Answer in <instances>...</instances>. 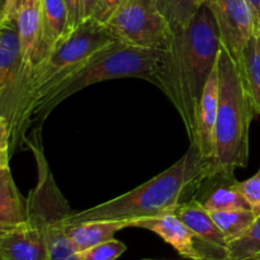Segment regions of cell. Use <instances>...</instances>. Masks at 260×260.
I'll list each match as a JSON object with an SVG mask.
<instances>
[{
	"label": "cell",
	"mask_w": 260,
	"mask_h": 260,
	"mask_svg": "<svg viewBox=\"0 0 260 260\" xmlns=\"http://www.w3.org/2000/svg\"><path fill=\"white\" fill-rule=\"evenodd\" d=\"M220 47L215 17L205 3L187 29L173 40L155 71L154 84L167 94L175 107L189 139L196 109L217 63Z\"/></svg>",
	"instance_id": "6da1fadb"
},
{
	"label": "cell",
	"mask_w": 260,
	"mask_h": 260,
	"mask_svg": "<svg viewBox=\"0 0 260 260\" xmlns=\"http://www.w3.org/2000/svg\"><path fill=\"white\" fill-rule=\"evenodd\" d=\"M218 172L213 161L205 159L197 145L189 149L175 164L135 189L88 210L71 212L68 225L88 221H131L157 217L175 212L182 203L194 198L201 182L210 173Z\"/></svg>",
	"instance_id": "7a4b0ae2"
},
{
	"label": "cell",
	"mask_w": 260,
	"mask_h": 260,
	"mask_svg": "<svg viewBox=\"0 0 260 260\" xmlns=\"http://www.w3.org/2000/svg\"><path fill=\"white\" fill-rule=\"evenodd\" d=\"M218 65V111L216 121V155L218 172L235 174L249 162V132L256 112L239 63L221 46Z\"/></svg>",
	"instance_id": "3957f363"
},
{
	"label": "cell",
	"mask_w": 260,
	"mask_h": 260,
	"mask_svg": "<svg viewBox=\"0 0 260 260\" xmlns=\"http://www.w3.org/2000/svg\"><path fill=\"white\" fill-rule=\"evenodd\" d=\"M165 51L112 42L94 53L78 70L53 86L33 108L32 119L43 121L56 106L86 86L107 80L140 78L154 83L155 71Z\"/></svg>",
	"instance_id": "277c9868"
},
{
	"label": "cell",
	"mask_w": 260,
	"mask_h": 260,
	"mask_svg": "<svg viewBox=\"0 0 260 260\" xmlns=\"http://www.w3.org/2000/svg\"><path fill=\"white\" fill-rule=\"evenodd\" d=\"M116 42L104 24L93 18L83 20L42 62L32 70L28 91L27 123L30 124L36 104L66 76L78 70L84 62L106 46Z\"/></svg>",
	"instance_id": "5b68a950"
},
{
	"label": "cell",
	"mask_w": 260,
	"mask_h": 260,
	"mask_svg": "<svg viewBox=\"0 0 260 260\" xmlns=\"http://www.w3.org/2000/svg\"><path fill=\"white\" fill-rule=\"evenodd\" d=\"M35 135L28 140L37 164V183L27 198L28 216L41 225L45 235L48 260H81L66 234V218L71 213L68 201L57 187L42 146Z\"/></svg>",
	"instance_id": "8992f818"
},
{
	"label": "cell",
	"mask_w": 260,
	"mask_h": 260,
	"mask_svg": "<svg viewBox=\"0 0 260 260\" xmlns=\"http://www.w3.org/2000/svg\"><path fill=\"white\" fill-rule=\"evenodd\" d=\"M30 74L23 63L15 20H0V116L12 128V146L27 131Z\"/></svg>",
	"instance_id": "52a82bcc"
},
{
	"label": "cell",
	"mask_w": 260,
	"mask_h": 260,
	"mask_svg": "<svg viewBox=\"0 0 260 260\" xmlns=\"http://www.w3.org/2000/svg\"><path fill=\"white\" fill-rule=\"evenodd\" d=\"M104 27L114 40L135 47L168 51L173 42L157 0H127Z\"/></svg>",
	"instance_id": "ba28073f"
},
{
	"label": "cell",
	"mask_w": 260,
	"mask_h": 260,
	"mask_svg": "<svg viewBox=\"0 0 260 260\" xmlns=\"http://www.w3.org/2000/svg\"><path fill=\"white\" fill-rule=\"evenodd\" d=\"M134 228L145 229L156 234L184 258L192 260H228V251L215 248L198 238L174 212L137 220L134 222Z\"/></svg>",
	"instance_id": "9c48e42d"
},
{
	"label": "cell",
	"mask_w": 260,
	"mask_h": 260,
	"mask_svg": "<svg viewBox=\"0 0 260 260\" xmlns=\"http://www.w3.org/2000/svg\"><path fill=\"white\" fill-rule=\"evenodd\" d=\"M220 33L221 46L239 62L241 52L256 30L255 20L246 0H206Z\"/></svg>",
	"instance_id": "30bf717a"
},
{
	"label": "cell",
	"mask_w": 260,
	"mask_h": 260,
	"mask_svg": "<svg viewBox=\"0 0 260 260\" xmlns=\"http://www.w3.org/2000/svg\"><path fill=\"white\" fill-rule=\"evenodd\" d=\"M218 111V65L216 63L208 78L201 101L198 103L193 122L190 142L197 145L205 159L215 160L216 155V121Z\"/></svg>",
	"instance_id": "8fae6325"
},
{
	"label": "cell",
	"mask_w": 260,
	"mask_h": 260,
	"mask_svg": "<svg viewBox=\"0 0 260 260\" xmlns=\"http://www.w3.org/2000/svg\"><path fill=\"white\" fill-rule=\"evenodd\" d=\"M0 260H48L45 235L35 218L0 233Z\"/></svg>",
	"instance_id": "7c38bea8"
},
{
	"label": "cell",
	"mask_w": 260,
	"mask_h": 260,
	"mask_svg": "<svg viewBox=\"0 0 260 260\" xmlns=\"http://www.w3.org/2000/svg\"><path fill=\"white\" fill-rule=\"evenodd\" d=\"M235 174L225 172L210 173L201 182L194 198L210 212L249 208L243 196L236 189Z\"/></svg>",
	"instance_id": "4fadbf2b"
},
{
	"label": "cell",
	"mask_w": 260,
	"mask_h": 260,
	"mask_svg": "<svg viewBox=\"0 0 260 260\" xmlns=\"http://www.w3.org/2000/svg\"><path fill=\"white\" fill-rule=\"evenodd\" d=\"M69 35V13L65 0H42L40 36L33 68L42 62Z\"/></svg>",
	"instance_id": "5bb4252c"
},
{
	"label": "cell",
	"mask_w": 260,
	"mask_h": 260,
	"mask_svg": "<svg viewBox=\"0 0 260 260\" xmlns=\"http://www.w3.org/2000/svg\"><path fill=\"white\" fill-rule=\"evenodd\" d=\"M174 213L198 238L215 248L228 251V240L221 233L218 226L216 225L210 211L206 210L205 206L200 201L192 198L182 203Z\"/></svg>",
	"instance_id": "9a60e30c"
},
{
	"label": "cell",
	"mask_w": 260,
	"mask_h": 260,
	"mask_svg": "<svg viewBox=\"0 0 260 260\" xmlns=\"http://www.w3.org/2000/svg\"><path fill=\"white\" fill-rule=\"evenodd\" d=\"M27 221V200L20 194L8 168L0 173V233L19 228Z\"/></svg>",
	"instance_id": "2e32d148"
},
{
	"label": "cell",
	"mask_w": 260,
	"mask_h": 260,
	"mask_svg": "<svg viewBox=\"0 0 260 260\" xmlns=\"http://www.w3.org/2000/svg\"><path fill=\"white\" fill-rule=\"evenodd\" d=\"M132 228L131 221H88V222L66 223V234L78 253L114 239L118 231Z\"/></svg>",
	"instance_id": "e0dca14e"
},
{
	"label": "cell",
	"mask_w": 260,
	"mask_h": 260,
	"mask_svg": "<svg viewBox=\"0 0 260 260\" xmlns=\"http://www.w3.org/2000/svg\"><path fill=\"white\" fill-rule=\"evenodd\" d=\"M41 8H42V0H27L15 18L23 63L30 75L33 70V58L37 47L38 36H40Z\"/></svg>",
	"instance_id": "ac0fdd59"
},
{
	"label": "cell",
	"mask_w": 260,
	"mask_h": 260,
	"mask_svg": "<svg viewBox=\"0 0 260 260\" xmlns=\"http://www.w3.org/2000/svg\"><path fill=\"white\" fill-rule=\"evenodd\" d=\"M238 63L256 114L260 116V30L248 41Z\"/></svg>",
	"instance_id": "d6986e66"
},
{
	"label": "cell",
	"mask_w": 260,
	"mask_h": 260,
	"mask_svg": "<svg viewBox=\"0 0 260 260\" xmlns=\"http://www.w3.org/2000/svg\"><path fill=\"white\" fill-rule=\"evenodd\" d=\"M159 8L164 14L173 40L187 29L196 13L206 3V0H157Z\"/></svg>",
	"instance_id": "ffe728a7"
},
{
	"label": "cell",
	"mask_w": 260,
	"mask_h": 260,
	"mask_svg": "<svg viewBox=\"0 0 260 260\" xmlns=\"http://www.w3.org/2000/svg\"><path fill=\"white\" fill-rule=\"evenodd\" d=\"M211 215L229 244L243 236L256 218L253 211L248 208L216 211V212H211Z\"/></svg>",
	"instance_id": "44dd1931"
},
{
	"label": "cell",
	"mask_w": 260,
	"mask_h": 260,
	"mask_svg": "<svg viewBox=\"0 0 260 260\" xmlns=\"http://www.w3.org/2000/svg\"><path fill=\"white\" fill-rule=\"evenodd\" d=\"M260 258V216L249 230L228 246V260H254Z\"/></svg>",
	"instance_id": "7402d4cb"
},
{
	"label": "cell",
	"mask_w": 260,
	"mask_h": 260,
	"mask_svg": "<svg viewBox=\"0 0 260 260\" xmlns=\"http://www.w3.org/2000/svg\"><path fill=\"white\" fill-rule=\"evenodd\" d=\"M126 250L127 246L122 241L112 239L81 251L79 255L81 260H116Z\"/></svg>",
	"instance_id": "603a6c76"
},
{
	"label": "cell",
	"mask_w": 260,
	"mask_h": 260,
	"mask_svg": "<svg viewBox=\"0 0 260 260\" xmlns=\"http://www.w3.org/2000/svg\"><path fill=\"white\" fill-rule=\"evenodd\" d=\"M236 189L240 192L254 215L260 216V168L258 172L244 182H236Z\"/></svg>",
	"instance_id": "cb8c5ba5"
},
{
	"label": "cell",
	"mask_w": 260,
	"mask_h": 260,
	"mask_svg": "<svg viewBox=\"0 0 260 260\" xmlns=\"http://www.w3.org/2000/svg\"><path fill=\"white\" fill-rule=\"evenodd\" d=\"M126 2L127 0H99L98 5H96L95 10L90 18H93L101 24H106L111 19L112 15Z\"/></svg>",
	"instance_id": "d4e9b609"
},
{
	"label": "cell",
	"mask_w": 260,
	"mask_h": 260,
	"mask_svg": "<svg viewBox=\"0 0 260 260\" xmlns=\"http://www.w3.org/2000/svg\"><path fill=\"white\" fill-rule=\"evenodd\" d=\"M69 13V29L75 30L83 22V3L81 0H65Z\"/></svg>",
	"instance_id": "484cf974"
},
{
	"label": "cell",
	"mask_w": 260,
	"mask_h": 260,
	"mask_svg": "<svg viewBox=\"0 0 260 260\" xmlns=\"http://www.w3.org/2000/svg\"><path fill=\"white\" fill-rule=\"evenodd\" d=\"M27 0H7L0 20H15L18 12Z\"/></svg>",
	"instance_id": "4316f807"
},
{
	"label": "cell",
	"mask_w": 260,
	"mask_h": 260,
	"mask_svg": "<svg viewBox=\"0 0 260 260\" xmlns=\"http://www.w3.org/2000/svg\"><path fill=\"white\" fill-rule=\"evenodd\" d=\"M12 145V128L7 119L0 116V150H10Z\"/></svg>",
	"instance_id": "83f0119b"
},
{
	"label": "cell",
	"mask_w": 260,
	"mask_h": 260,
	"mask_svg": "<svg viewBox=\"0 0 260 260\" xmlns=\"http://www.w3.org/2000/svg\"><path fill=\"white\" fill-rule=\"evenodd\" d=\"M81 3H83V20H85L93 15L99 0H81Z\"/></svg>",
	"instance_id": "f1b7e54d"
},
{
	"label": "cell",
	"mask_w": 260,
	"mask_h": 260,
	"mask_svg": "<svg viewBox=\"0 0 260 260\" xmlns=\"http://www.w3.org/2000/svg\"><path fill=\"white\" fill-rule=\"evenodd\" d=\"M246 2L249 3V7L253 12L256 30H260V0H246Z\"/></svg>",
	"instance_id": "f546056e"
},
{
	"label": "cell",
	"mask_w": 260,
	"mask_h": 260,
	"mask_svg": "<svg viewBox=\"0 0 260 260\" xmlns=\"http://www.w3.org/2000/svg\"><path fill=\"white\" fill-rule=\"evenodd\" d=\"M9 159H10V150H0V173L4 172L5 169L9 168Z\"/></svg>",
	"instance_id": "4dcf8cb0"
},
{
	"label": "cell",
	"mask_w": 260,
	"mask_h": 260,
	"mask_svg": "<svg viewBox=\"0 0 260 260\" xmlns=\"http://www.w3.org/2000/svg\"><path fill=\"white\" fill-rule=\"evenodd\" d=\"M5 2H7V0H0V18H2V15H3V10H4Z\"/></svg>",
	"instance_id": "1f68e13d"
},
{
	"label": "cell",
	"mask_w": 260,
	"mask_h": 260,
	"mask_svg": "<svg viewBox=\"0 0 260 260\" xmlns=\"http://www.w3.org/2000/svg\"><path fill=\"white\" fill-rule=\"evenodd\" d=\"M142 260H159V259H142Z\"/></svg>",
	"instance_id": "d6a6232c"
},
{
	"label": "cell",
	"mask_w": 260,
	"mask_h": 260,
	"mask_svg": "<svg viewBox=\"0 0 260 260\" xmlns=\"http://www.w3.org/2000/svg\"><path fill=\"white\" fill-rule=\"evenodd\" d=\"M254 260H260V258H256V259H254Z\"/></svg>",
	"instance_id": "836d02e7"
}]
</instances>
